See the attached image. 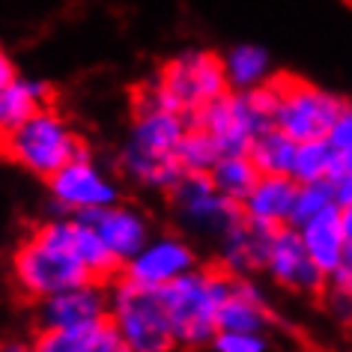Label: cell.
I'll list each match as a JSON object with an SVG mask.
<instances>
[{"instance_id":"cell-31","label":"cell","mask_w":352,"mask_h":352,"mask_svg":"<svg viewBox=\"0 0 352 352\" xmlns=\"http://www.w3.org/2000/svg\"><path fill=\"white\" fill-rule=\"evenodd\" d=\"M322 302H325V311L331 314V320L334 322H340V325H352V302L346 296H340V293H334V289L329 287L322 293Z\"/></svg>"},{"instance_id":"cell-1","label":"cell","mask_w":352,"mask_h":352,"mask_svg":"<svg viewBox=\"0 0 352 352\" xmlns=\"http://www.w3.org/2000/svg\"><path fill=\"white\" fill-rule=\"evenodd\" d=\"M188 117L164 108L162 102L153 99L146 87H140L135 93V104H131L129 135L117 155L120 176L144 191L170 195L176 182L186 176L176 153H179V144L188 135Z\"/></svg>"},{"instance_id":"cell-3","label":"cell","mask_w":352,"mask_h":352,"mask_svg":"<svg viewBox=\"0 0 352 352\" xmlns=\"http://www.w3.org/2000/svg\"><path fill=\"white\" fill-rule=\"evenodd\" d=\"M230 287V275L218 266H197L186 278L164 287L162 305L179 349H204L218 334V311Z\"/></svg>"},{"instance_id":"cell-26","label":"cell","mask_w":352,"mask_h":352,"mask_svg":"<svg viewBox=\"0 0 352 352\" xmlns=\"http://www.w3.org/2000/svg\"><path fill=\"white\" fill-rule=\"evenodd\" d=\"M176 158H179L182 173H188V176H209V173H212V167L218 164V158H221V149L215 146V140L209 138L204 129H197L195 122H191L188 135L182 138V144H179V153H176Z\"/></svg>"},{"instance_id":"cell-8","label":"cell","mask_w":352,"mask_h":352,"mask_svg":"<svg viewBox=\"0 0 352 352\" xmlns=\"http://www.w3.org/2000/svg\"><path fill=\"white\" fill-rule=\"evenodd\" d=\"M108 322L131 352H173L179 349L162 305V296L131 287L122 278L111 284Z\"/></svg>"},{"instance_id":"cell-14","label":"cell","mask_w":352,"mask_h":352,"mask_svg":"<svg viewBox=\"0 0 352 352\" xmlns=\"http://www.w3.org/2000/svg\"><path fill=\"white\" fill-rule=\"evenodd\" d=\"M84 221L99 233L104 248L113 254V260H117L122 269L153 239V224H149V218L140 212L138 206H129V204L102 209V212H96V215H87Z\"/></svg>"},{"instance_id":"cell-35","label":"cell","mask_w":352,"mask_h":352,"mask_svg":"<svg viewBox=\"0 0 352 352\" xmlns=\"http://www.w3.org/2000/svg\"><path fill=\"white\" fill-rule=\"evenodd\" d=\"M0 352H36V349H33V340L12 338V340H3V343H0Z\"/></svg>"},{"instance_id":"cell-32","label":"cell","mask_w":352,"mask_h":352,"mask_svg":"<svg viewBox=\"0 0 352 352\" xmlns=\"http://www.w3.org/2000/svg\"><path fill=\"white\" fill-rule=\"evenodd\" d=\"M329 287L334 289V293L346 296L349 302H352V263H343V266L334 272V275L329 278Z\"/></svg>"},{"instance_id":"cell-28","label":"cell","mask_w":352,"mask_h":352,"mask_svg":"<svg viewBox=\"0 0 352 352\" xmlns=\"http://www.w3.org/2000/svg\"><path fill=\"white\" fill-rule=\"evenodd\" d=\"M212 352H275L269 334H242V331H218L209 343Z\"/></svg>"},{"instance_id":"cell-25","label":"cell","mask_w":352,"mask_h":352,"mask_svg":"<svg viewBox=\"0 0 352 352\" xmlns=\"http://www.w3.org/2000/svg\"><path fill=\"white\" fill-rule=\"evenodd\" d=\"M338 173V153L329 140H311L296 146L293 182L296 186H314V182H331Z\"/></svg>"},{"instance_id":"cell-6","label":"cell","mask_w":352,"mask_h":352,"mask_svg":"<svg viewBox=\"0 0 352 352\" xmlns=\"http://www.w3.org/2000/svg\"><path fill=\"white\" fill-rule=\"evenodd\" d=\"M275 81V78H272ZM254 93H227L197 113L195 126L204 129L221 155H248L263 131L275 129V84Z\"/></svg>"},{"instance_id":"cell-7","label":"cell","mask_w":352,"mask_h":352,"mask_svg":"<svg viewBox=\"0 0 352 352\" xmlns=\"http://www.w3.org/2000/svg\"><path fill=\"white\" fill-rule=\"evenodd\" d=\"M275 129L293 144L325 140L346 99L296 75H275Z\"/></svg>"},{"instance_id":"cell-29","label":"cell","mask_w":352,"mask_h":352,"mask_svg":"<svg viewBox=\"0 0 352 352\" xmlns=\"http://www.w3.org/2000/svg\"><path fill=\"white\" fill-rule=\"evenodd\" d=\"M325 140H329L331 149L338 155H352V102L343 104L340 117L331 126V131H329V138Z\"/></svg>"},{"instance_id":"cell-17","label":"cell","mask_w":352,"mask_h":352,"mask_svg":"<svg viewBox=\"0 0 352 352\" xmlns=\"http://www.w3.org/2000/svg\"><path fill=\"white\" fill-rule=\"evenodd\" d=\"M51 104H54V90L39 78L19 75L12 84H6L0 90V144Z\"/></svg>"},{"instance_id":"cell-24","label":"cell","mask_w":352,"mask_h":352,"mask_svg":"<svg viewBox=\"0 0 352 352\" xmlns=\"http://www.w3.org/2000/svg\"><path fill=\"white\" fill-rule=\"evenodd\" d=\"M296 146L287 135L278 129H269L254 140L248 149V158L254 162L260 176H289L293 179V162H296Z\"/></svg>"},{"instance_id":"cell-33","label":"cell","mask_w":352,"mask_h":352,"mask_svg":"<svg viewBox=\"0 0 352 352\" xmlns=\"http://www.w3.org/2000/svg\"><path fill=\"white\" fill-rule=\"evenodd\" d=\"M15 78H19V69H15V60L10 57V51L0 45V90H3L6 84H12Z\"/></svg>"},{"instance_id":"cell-9","label":"cell","mask_w":352,"mask_h":352,"mask_svg":"<svg viewBox=\"0 0 352 352\" xmlns=\"http://www.w3.org/2000/svg\"><path fill=\"white\" fill-rule=\"evenodd\" d=\"M54 215L87 218L120 204V182L96 162L87 149L72 164H66L54 179L45 182Z\"/></svg>"},{"instance_id":"cell-20","label":"cell","mask_w":352,"mask_h":352,"mask_svg":"<svg viewBox=\"0 0 352 352\" xmlns=\"http://www.w3.org/2000/svg\"><path fill=\"white\" fill-rule=\"evenodd\" d=\"M224 75L230 93H254L263 90L272 78H275V60L257 42H239V45L227 48L221 54Z\"/></svg>"},{"instance_id":"cell-2","label":"cell","mask_w":352,"mask_h":352,"mask_svg":"<svg viewBox=\"0 0 352 352\" xmlns=\"http://www.w3.org/2000/svg\"><path fill=\"white\" fill-rule=\"evenodd\" d=\"M10 275L15 289L36 305L72 287L90 284V272L75 254L72 218L48 215L28 230L10 257Z\"/></svg>"},{"instance_id":"cell-16","label":"cell","mask_w":352,"mask_h":352,"mask_svg":"<svg viewBox=\"0 0 352 352\" xmlns=\"http://www.w3.org/2000/svg\"><path fill=\"white\" fill-rule=\"evenodd\" d=\"M275 314L269 296L254 278H230L227 296L218 311V331H242V334H269Z\"/></svg>"},{"instance_id":"cell-10","label":"cell","mask_w":352,"mask_h":352,"mask_svg":"<svg viewBox=\"0 0 352 352\" xmlns=\"http://www.w3.org/2000/svg\"><path fill=\"white\" fill-rule=\"evenodd\" d=\"M170 206L176 221L195 236H206V239L221 242V236L242 218V206L230 204L215 191L209 176H182L170 191Z\"/></svg>"},{"instance_id":"cell-21","label":"cell","mask_w":352,"mask_h":352,"mask_svg":"<svg viewBox=\"0 0 352 352\" xmlns=\"http://www.w3.org/2000/svg\"><path fill=\"white\" fill-rule=\"evenodd\" d=\"M33 349L36 352H131L108 320L81 325V329H66V331H39L33 338Z\"/></svg>"},{"instance_id":"cell-22","label":"cell","mask_w":352,"mask_h":352,"mask_svg":"<svg viewBox=\"0 0 352 352\" xmlns=\"http://www.w3.org/2000/svg\"><path fill=\"white\" fill-rule=\"evenodd\" d=\"M72 239H75L78 260L84 263V269L90 272V278L96 284H113V278L122 275V266L113 260V254L104 248L99 233L84 218H72Z\"/></svg>"},{"instance_id":"cell-34","label":"cell","mask_w":352,"mask_h":352,"mask_svg":"<svg viewBox=\"0 0 352 352\" xmlns=\"http://www.w3.org/2000/svg\"><path fill=\"white\" fill-rule=\"evenodd\" d=\"M340 224H343V239H346V257H343V263H352V209H340Z\"/></svg>"},{"instance_id":"cell-12","label":"cell","mask_w":352,"mask_h":352,"mask_svg":"<svg viewBox=\"0 0 352 352\" xmlns=\"http://www.w3.org/2000/svg\"><path fill=\"white\" fill-rule=\"evenodd\" d=\"M266 275L280 289L296 296H322L329 289V278L316 269L311 254L305 251L296 227H284V230L275 233L266 260Z\"/></svg>"},{"instance_id":"cell-19","label":"cell","mask_w":352,"mask_h":352,"mask_svg":"<svg viewBox=\"0 0 352 352\" xmlns=\"http://www.w3.org/2000/svg\"><path fill=\"white\" fill-rule=\"evenodd\" d=\"M302 236L305 251L311 254V260L316 263V269L325 278H331L334 272L343 266L346 257V239H343V224H340V209H329L320 218L307 221L302 227H296Z\"/></svg>"},{"instance_id":"cell-5","label":"cell","mask_w":352,"mask_h":352,"mask_svg":"<svg viewBox=\"0 0 352 352\" xmlns=\"http://www.w3.org/2000/svg\"><path fill=\"white\" fill-rule=\"evenodd\" d=\"M0 153L12 164H19L21 170L48 182L66 164H72L78 155H84L87 144L78 135V129L66 120V113L51 104V108L39 111L33 120L24 122L19 131H12L0 144Z\"/></svg>"},{"instance_id":"cell-30","label":"cell","mask_w":352,"mask_h":352,"mask_svg":"<svg viewBox=\"0 0 352 352\" xmlns=\"http://www.w3.org/2000/svg\"><path fill=\"white\" fill-rule=\"evenodd\" d=\"M334 200L340 209H352V155H338V173L331 179Z\"/></svg>"},{"instance_id":"cell-18","label":"cell","mask_w":352,"mask_h":352,"mask_svg":"<svg viewBox=\"0 0 352 352\" xmlns=\"http://www.w3.org/2000/svg\"><path fill=\"white\" fill-rule=\"evenodd\" d=\"M298 186L289 176H263L257 188L242 204V215L248 221H257L272 230H284L293 224V206H296Z\"/></svg>"},{"instance_id":"cell-27","label":"cell","mask_w":352,"mask_h":352,"mask_svg":"<svg viewBox=\"0 0 352 352\" xmlns=\"http://www.w3.org/2000/svg\"><path fill=\"white\" fill-rule=\"evenodd\" d=\"M329 209H340L334 200L331 182H314V186H298L296 191V206H293V224L289 227H302L314 218H320Z\"/></svg>"},{"instance_id":"cell-23","label":"cell","mask_w":352,"mask_h":352,"mask_svg":"<svg viewBox=\"0 0 352 352\" xmlns=\"http://www.w3.org/2000/svg\"><path fill=\"white\" fill-rule=\"evenodd\" d=\"M260 179L263 176L257 173V167H254L248 155H221L218 164L212 167V173H209V182L215 186L218 195L236 206H242L248 200V195L257 188Z\"/></svg>"},{"instance_id":"cell-15","label":"cell","mask_w":352,"mask_h":352,"mask_svg":"<svg viewBox=\"0 0 352 352\" xmlns=\"http://www.w3.org/2000/svg\"><path fill=\"white\" fill-rule=\"evenodd\" d=\"M278 230L263 227L248 218H239L218 242V269L230 278H254L257 272H266L269 248Z\"/></svg>"},{"instance_id":"cell-13","label":"cell","mask_w":352,"mask_h":352,"mask_svg":"<svg viewBox=\"0 0 352 352\" xmlns=\"http://www.w3.org/2000/svg\"><path fill=\"white\" fill-rule=\"evenodd\" d=\"M111 307V284H81L66 293H57L36 305V325L39 331H66L81 325L104 322Z\"/></svg>"},{"instance_id":"cell-11","label":"cell","mask_w":352,"mask_h":352,"mask_svg":"<svg viewBox=\"0 0 352 352\" xmlns=\"http://www.w3.org/2000/svg\"><path fill=\"white\" fill-rule=\"evenodd\" d=\"M197 266H200L197 251L186 236L162 233V236H153V239L146 242V248L131 263H126L120 278L131 287L149 289V293H162L164 287L186 278L188 272H195Z\"/></svg>"},{"instance_id":"cell-4","label":"cell","mask_w":352,"mask_h":352,"mask_svg":"<svg viewBox=\"0 0 352 352\" xmlns=\"http://www.w3.org/2000/svg\"><path fill=\"white\" fill-rule=\"evenodd\" d=\"M155 102L195 120L200 111L230 93L221 54L209 48H186L162 63L158 75L144 84Z\"/></svg>"}]
</instances>
